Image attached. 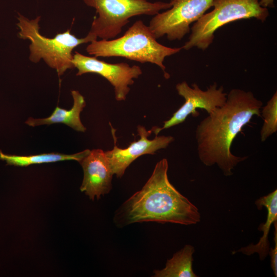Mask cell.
<instances>
[{"instance_id":"1","label":"cell","mask_w":277,"mask_h":277,"mask_svg":"<svg viewBox=\"0 0 277 277\" xmlns=\"http://www.w3.org/2000/svg\"><path fill=\"white\" fill-rule=\"evenodd\" d=\"M262 102L251 91L232 89L225 103L216 108L197 125L195 139L199 158L206 166L217 165L224 175L247 157L231 153L233 140L254 115L261 116Z\"/></svg>"},{"instance_id":"2","label":"cell","mask_w":277,"mask_h":277,"mask_svg":"<svg viewBox=\"0 0 277 277\" xmlns=\"http://www.w3.org/2000/svg\"><path fill=\"white\" fill-rule=\"evenodd\" d=\"M168 170L166 159L156 163L143 188L115 212L113 221L117 226L145 222L189 225L200 221L198 208L170 183Z\"/></svg>"},{"instance_id":"3","label":"cell","mask_w":277,"mask_h":277,"mask_svg":"<svg viewBox=\"0 0 277 277\" xmlns=\"http://www.w3.org/2000/svg\"><path fill=\"white\" fill-rule=\"evenodd\" d=\"M156 39L149 26L138 20L120 37L96 39L89 43L86 51L96 57H122L141 63L155 64L162 70L164 77L167 79L170 75L166 71L164 61L166 57L179 52L183 48L168 47Z\"/></svg>"},{"instance_id":"4","label":"cell","mask_w":277,"mask_h":277,"mask_svg":"<svg viewBox=\"0 0 277 277\" xmlns=\"http://www.w3.org/2000/svg\"><path fill=\"white\" fill-rule=\"evenodd\" d=\"M17 20L19 37L30 42V61L37 63L43 60L49 67L56 70L59 76L67 70L74 68L72 51L75 47L97 38L89 33L85 37L77 38L70 33V30L49 38L40 33V16L30 19L19 13Z\"/></svg>"},{"instance_id":"5","label":"cell","mask_w":277,"mask_h":277,"mask_svg":"<svg viewBox=\"0 0 277 277\" xmlns=\"http://www.w3.org/2000/svg\"><path fill=\"white\" fill-rule=\"evenodd\" d=\"M212 7V11L193 24L189 39L182 48L204 50L213 43L215 32L223 26L251 18L264 22L269 16L267 8L261 7L259 0H213Z\"/></svg>"},{"instance_id":"6","label":"cell","mask_w":277,"mask_h":277,"mask_svg":"<svg viewBox=\"0 0 277 277\" xmlns=\"http://www.w3.org/2000/svg\"><path fill=\"white\" fill-rule=\"evenodd\" d=\"M95 9L98 16L91 24L89 33L101 39H111L118 35L122 28L133 16L155 15L162 10L171 8L170 2L148 0H83Z\"/></svg>"},{"instance_id":"7","label":"cell","mask_w":277,"mask_h":277,"mask_svg":"<svg viewBox=\"0 0 277 277\" xmlns=\"http://www.w3.org/2000/svg\"><path fill=\"white\" fill-rule=\"evenodd\" d=\"M213 0H171L170 8L154 15L148 26L156 39L166 35L181 40L190 31V25L212 7Z\"/></svg>"},{"instance_id":"8","label":"cell","mask_w":277,"mask_h":277,"mask_svg":"<svg viewBox=\"0 0 277 277\" xmlns=\"http://www.w3.org/2000/svg\"><path fill=\"white\" fill-rule=\"evenodd\" d=\"M175 87L178 94L184 98V103L169 120L164 122L162 128L155 126L152 128L156 135L163 129L182 123L190 114L198 116L197 108L204 109L209 114L222 106L227 99V94L224 92L223 87L217 88L216 83L210 85L206 91L201 90L196 84L190 87L186 81L177 84Z\"/></svg>"},{"instance_id":"9","label":"cell","mask_w":277,"mask_h":277,"mask_svg":"<svg viewBox=\"0 0 277 277\" xmlns=\"http://www.w3.org/2000/svg\"><path fill=\"white\" fill-rule=\"evenodd\" d=\"M72 63L77 69V76L88 73L98 74L105 78L113 87L115 98L117 101L126 99L130 88L142 74L137 65L130 66L126 63L111 64L100 61L95 56H88L75 51Z\"/></svg>"},{"instance_id":"10","label":"cell","mask_w":277,"mask_h":277,"mask_svg":"<svg viewBox=\"0 0 277 277\" xmlns=\"http://www.w3.org/2000/svg\"><path fill=\"white\" fill-rule=\"evenodd\" d=\"M111 128L114 145L112 150L105 151V153L113 173L117 177H122L128 167L138 157L145 154L154 155L157 150L167 148L174 140L170 135H156L153 139L149 140L148 137L152 129L147 130L145 127L138 125L137 130L140 138L131 143L127 148H120L116 145L115 130L111 125Z\"/></svg>"},{"instance_id":"11","label":"cell","mask_w":277,"mask_h":277,"mask_svg":"<svg viewBox=\"0 0 277 277\" xmlns=\"http://www.w3.org/2000/svg\"><path fill=\"white\" fill-rule=\"evenodd\" d=\"M79 163L84 171L82 192L94 200L110 191L114 174L105 151L100 149L90 150Z\"/></svg>"},{"instance_id":"12","label":"cell","mask_w":277,"mask_h":277,"mask_svg":"<svg viewBox=\"0 0 277 277\" xmlns=\"http://www.w3.org/2000/svg\"><path fill=\"white\" fill-rule=\"evenodd\" d=\"M258 209L265 207L267 211V219L264 223H262L258 228L259 230L263 231L262 236L256 244H251L249 245L242 247L238 250L234 251L232 254L238 252L250 255L254 253L259 255L261 260H264L268 255L270 249L268 241V234L271 226L277 221V190L268 195L260 197L255 202Z\"/></svg>"},{"instance_id":"13","label":"cell","mask_w":277,"mask_h":277,"mask_svg":"<svg viewBox=\"0 0 277 277\" xmlns=\"http://www.w3.org/2000/svg\"><path fill=\"white\" fill-rule=\"evenodd\" d=\"M71 95L73 100V105L70 110L56 107L49 117L44 118L29 117L25 123L32 127L45 124L63 123L77 131L85 132L86 128L82 124L80 118L81 112L86 106L85 98L77 90L71 91Z\"/></svg>"},{"instance_id":"14","label":"cell","mask_w":277,"mask_h":277,"mask_svg":"<svg viewBox=\"0 0 277 277\" xmlns=\"http://www.w3.org/2000/svg\"><path fill=\"white\" fill-rule=\"evenodd\" d=\"M193 246L185 245L167 260L165 267L153 271L154 277H196L193 272L192 263Z\"/></svg>"},{"instance_id":"15","label":"cell","mask_w":277,"mask_h":277,"mask_svg":"<svg viewBox=\"0 0 277 277\" xmlns=\"http://www.w3.org/2000/svg\"><path fill=\"white\" fill-rule=\"evenodd\" d=\"M90 151L89 149H86L73 154L48 153L21 156L5 154L0 150V160L6 161L7 165L23 167L28 166L33 164L53 163L69 160H75L80 162L89 153Z\"/></svg>"},{"instance_id":"16","label":"cell","mask_w":277,"mask_h":277,"mask_svg":"<svg viewBox=\"0 0 277 277\" xmlns=\"http://www.w3.org/2000/svg\"><path fill=\"white\" fill-rule=\"evenodd\" d=\"M264 123L261 129L262 142L277 131V92L273 94L262 110Z\"/></svg>"},{"instance_id":"17","label":"cell","mask_w":277,"mask_h":277,"mask_svg":"<svg viewBox=\"0 0 277 277\" xmlns=\"http://www.w3.org/2000/svg\"><path fill=\"white\" fill-rule=\"evenodd\" d=\"M274 246L273 248H270L268 254L270 256L271 267L273 270L274 275L277 276V221L274 223Z\"/></svg>"},{"instance_id":"18","label":"cell","mask_w":277,"mask_h":277,"mask_svg":"<svg viewBox=\"0 0 277 277\" xmlns=\"http://www.w3.org/2000/svg\"><path fill=\"white\" fill-rule=\"evenodd\" d=\"M259 3L260 5L263 8H273L274 7V0H260Z\"/></svg>"}]
</instances>
